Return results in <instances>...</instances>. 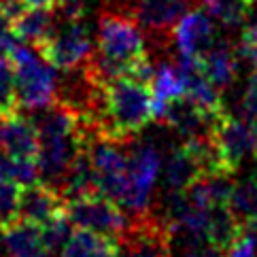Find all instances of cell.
<instances>
[{"instance_id": "cell-1", "label": "cell", "mask_w": 257, "mask_h": 257, "mask_svg": "<svg viewBox=\"0 0 257 257\" xmlns=\"http://www.w3.org/2000/svg\"><path fill=\"white\" fill-rule=\"evenodd\" d=\"M153 119H158V113L151 83L136 77H117L100 85L98 102L87 127L91 134L127 145Z\"/></svg>"}, {"instance_id": "cell-2", "label": "cell", "mask_w": 257, "mask_h": 257, "mask_svg": "<svg viewBox=\"0 0 257 257\" xmlns=\"http://www.w3.org/2000/svg\"><path fill=\"white\" fill-rule=\"evenodd\" d=\"M9 58L15 66L17 102H20L22 111H41L56 102L58 68H53L39 51L26 47V45H17L9 53Z\"/></svg>"}, {"instance_id": "cell-3", "label": "cell", "mask_w": 257, "mask_h": 257, "mask_svg": "<svg viewBox=\"0 0 257 257\" xmlns=\"http://www.w3.org/2000/svg\"><path fill=\"white\" fill-rule=\"evenodd\" d=\"M66 215L75 227L113 236L117 240H121L130 225V215L123 210V206L100 191L68 200Z\"/></svg>"}, {"instance_id": "cell-4", "label": "cell", "mask_w": 257, "mask_h": 257, "mask_svg": "<svg viewBox=\"0 0 257 257\" xmlns=\"http://www.w3.org/2000/svg\"><path fill=\"white\" fill-rule=\"evenodd\" d=\"M53 68L62 72L83 68L94 56L89 28L83 20L60 22L49 41L34 47Z\"/></svg>"}, {"instance_id": "cell-5", "label": "cell", "mask_w": 257, "mask_h": 257, "mask_svg": "<svg viewBox=\"0 0 257 257\" xmlns=\"http://www.w3.org/2000/svg\"><path fill=\"white\" fill-rule=\"evenodd\" d=\"M172 227L151 210L130 215V225L121 236L123 257H172Z\"/></svg>"}, {"instance_id": "cell-6", "label": "cell", "mask_w": 257, "mask_h": 257, "mask_svg": "<svg viewBox=\"0 0 257 257\" xmlns=\"http://www.w3.org/2000/svg\"><path fill=\"white\" fill-rule=\"evenodd\" d=\"M191 5H196V0H111L108 9L130 13L147 34L162 43L172 36L174 26Z\"/></svg>"}, {"instance_id": "cell-7", "label": "cell", "mask_w": 257, "mask_h": 257, "mask_svg": "<svg viewBox=\"0 0 257 257\" xmlns=\"http://www.w3.org/2000/svg\"><path fill=\"white\" fill-rule=\"evenodd\" d=\"M210 139L221 151L225 164L236 174L246 160H257V127L242 117L223 113L210 130Z\"/></svg>"}, {"instance_id": "cell-8", "label": "cell", "mask_w": 257, "mask_h": 257, "mask_svg": "<svg viewBox=\"0 0 257 257\" xmlns=\"http://www.w3.org/2000/svg\"><path fill=\"white\" fill-rule=\"evenodd\" d=\"M162 123L172 127L183 141L198 139V136H208L217 119L210 117L204 108L198 106L187 94L170 100L158 115Z\"/></svg>"}, {"instance_id": "cell-9", "label": "cell", "mask_w": 257, "mask_h": 257, "mask_svg": "<svg viewBox=\"0 0 257 257\" xmlns=\"http://www.w3.org/2000/svg\"><path fill=\"white\" fill-rule=\"evenodd\" d=\"M172 41L181 56L200 58L215 43V28L210 15L200 7H191L183 13L172 30Z\"/></svg>"}, {"instance_id": "cell-10", "label": "cell", "mask_w": 257, "mask_h": 257, "mask_svg": "<svg viewBox=\"0 0 257 257\" xmlns=\"http://www.w3.org/2000/svg\"><path fill=\"white\" fill-rule=\"evenodd\" d=\"M68 200L62 196V191L47 181H36L32 185L22 187V204L20 217H26L30 221L45 223L49 219L66 213Z\"/></svg>"}, {"instance_id": "cell-11", "label": "cell", "mask_w": 257, "mask_h": 257, "mask_svg": "<svg viewBox=\"0 0 257 257\" xmlns=\"http://www.w3.org/2000/svg\"><path fill=\"white\" fill-rule=\"evenodd\" d=\"M3 151L17 155V158H26V160L39 158V151H41L39 127L32 121V117L26 115L22 108L7 115L5 149Z\"/></svg>"}, {"instance_id": "cell-12", "label": "cell", "mask_w": 257, "mask_h": 257, "mask_svg": "<svg viewBox=\"0 0 257 257\" xmlns=\"http://www.w3.org/2000/svg\"><path fill=\"white\" fill-rule=\"evenodd\" d=\"M238 47L229 41H215L200 56V64L206 77L219 91L227 89L238 77Z\"/></svg>"}, {"instance_id": "cell-13", "label": "cell", "mask_w": 257, "mask_h": 257, "mask_svg": "<svg viewBox=\"0 0 257 257\" xmlns=\"http://www.w3.org/2000/svg\"><path fill=\"white\" fill-rule=\"evenodd\" d=\"M60 257H121V242L113 236L75 227Z\"/></svg>"}, {"instance_id": "cell-14", "label": "cell", "mask_w": 257, "mask_h": 257, "mask_svg": "<svg viewBox=\"0 0 257 257\" xmlns=\"http://www.w3.org/2000/svg\"><path fill=\"white\" fill-rule=\"evenodd\" d=\"M3 232L5 246L9 257H32L39 253H47L43 244V225L30 221L26 217H17L13 223H9Z\"/></svg>"}, {"instance_id": "cell-15", "label": "cell", "mask_w": 257, "mask_h": 257, "mask_svg": "<svg viewBox=\"0 0 257 257\" xmlns=\"http://www.w3.org/2000/svg\"><path fill=\"white\" fill-rule=\"evenodd\" d=\"M58 15L53 9H43V7H26L24 11L15 17V30L20 41L39 47L45 41L51 39V34L58 28Z\"/></svg>"}, {"instance_id": "cell-16", "label": "cell", "mask_w": 257, "mask_h": 257, "mask_svg": "<svg viewBox=\"0 0 257 257\" xmlns=\"http://www.w3.org/2000/svg\"><path fill=\"white\" fill-rule=\"evenodd\" d=\"M227 204L240 221L242 229L257 236V179L234 183Z\"/></svg>"}, {"instance_id": "cell-17", "label": "cell", "mask_w": 257, "mask_h": 257, "mask_svg": "<svg viewBox=\"0 0 257 257\" xmlns=\"http://www.w3.org/2000/svg\"><path fill=\"white\" fill-rule=\"evenodd\" d=\"M151 89H153V96H155V113L160 115L162 108L166 106L170 100L185 94V83H183L179 64L160 62L158 66H155V72H153Z\"/></svg>"}, {"instance_id": "cell-18", "label": "cell", "mask_w": 257, "mask_h": 257, "mask_svg": "<svg viewBox=\"0 0 257 257\" xmlns=\"http://www.w3.org/2000/svg\"><path fill=\"white\" fill-rule=\"evenodd\" d=\"M196 5L210 15V20L225 26V28H238L251 15L253 5L246 0H196Z\"/></svg>"}, {"instance_id": "cell-19", "label": "cell", "mask_w": 257, "mask_h": 257, "mask_svg": "<svg viewBox=\"0 0 257 257\" xmlns=\"http://www.w3.org/2000/svg\"><path fill=\"white\" fill-rule=\"evenodd\" d=\"M0 177L17 183L20 187L32 185V183L41 181V170L36 160L17 158L7 151H0Z\"/></svg>"}, {"instance_id": "cell-20", "label": "cell", "mask_w": 257, "mask_h": 257, "mask_svg": "<svg viewBox=\"0 0 257 257\" xmlns=\"http://www.w3.org/2000/svg\"><path fill=\"white\" fill-rule=\"evenodd\" d=\"M72 229H75V225H72V221L68 219L66 213H62L58 217L49 219V221L43 223V244H45V251H47L49 255L56 253V251H62V246L66 244V240L70 238Z\"/></svg>"}, {"instance_id": "cell-21", "label": "cell", "mask_w": 257, "mask_h": 257, "mask_svg": "<svg viewBox=\"0 0 257 257\" xmlns=\"http://www.w3.org/2000/svg\"><path fill=\"white\" fill-rule=\"evenodd\" d=\"M0 111L7 115L20 111L15 87V66L9 56H0Z\"/></svg>"}, {"instance_id": "cell-22", "label": "cell", "mask_w": 257, "mask_h": 257, "mask_svg": "<svg viewBox=\"0 0 257 257\" xmlns=\"http://www.w3.org/2000/svg\"><path fill=\"white\" fill-rule=\"evenodd\" d=\"M22 204V187L17 183L0 177V229L13 223L20 217Z\"/></svg>"}, {"instance_id": "cell-23", "label": "cell", "mask_w": 257, "mask_h": 257, "mask_svg": "<svg viewBox=\"0 0 257 257\" xmlns=\"http://www.w3.org/2000/svg\"><path fill=\"white\" fill-rule=\"evenodd\" d=\"M17 45H20V36L15 30V20L5 9H0V56H9Z\"/></svg>"}, {"instance_id": "cell-24", "label": "cell", "mask_w": 257, "mask_h": 257, "mask_svg": "<svg viewBox=\"0 0 257 257\" xmlns=\"http://www.w3.org/2000/svg\"><path fill=\"white\" fill-rule=\"evenodd\" d=\"M238 51H240V56L249 62L253 68H257V20H253L251 24H246L242 28Z\"/></svg>"}, {"instance_id": "cell-25", "label": "cell", "mask_w": 257, "mask_h": 257, "mask_svg": "<svg viewBox=\"0 0 257 257\" xmlns=\"http://www.w3.org/2000/svg\"><path fill=\"white\" fill-rule=\"evenodd\" d=\"M242 115L257 127V68L246 81V89L242 96Z\"/></svg>"}, {"instance_id": "cell-26", "label": "cell", "mask_w": 257, "mask_h": 257, "mask_svg": "<svg viewBox=\"0 0 257 257\" xmlns=\"http://www.w3.org/2000/svg\"><path fill=\"white\" fill-rule=\"evenodd\" d=\"M255 251H257V236L244 229L227 249L225 257H255Z\"/></svg>"}, {"instance_id": "cell-27", "label": "cell", "mask_w": 257, "mask_h": 257, "mask_svg": "<svg viewBox=\"0 0 257 257\" xmlns=\"http://www.w3.org/2000/svg\"><path fill=\"white\" fill-rule=\"evenodd\" d=\"M0 9H5V11L15 20V17L26 9V3L24 0H0Z\"/></svg>"}, {"instance_id": "cell-28", "label": "cell", "mask_w": 257, "mask_h": 257, "mask_svg": "<svg viewBox=\"0 0 257 257\" xmlns=\"http://www.w3.org/2000/svg\"><path fill=\"white\" fill-rule=\"evenodd\" d=\"M187 257H225V253H221V251H217L215 246H210V244H206V246H202V249H196V251H191V253H187Z\"/></svg>"}, {"instance_id": "cell-29", "label": "cell", "mask_w": 257, "mask_h": 257, "mask_svg": "<svg viewBox=\"0 0 257 257\" xmlns=\"http://www.w3.org/2000/svg\"><path fill=\"white\" fill-rule=\"evenodd\" d=\"M26 7H43V9H56L62 0H24Z\"/></svg>"}, {"instance_id": "cell-30", "label": "cell", "mask_w": 257, "mask_h": 257, "mask_svg": "<svg viewBox=\"0 0 257 257\" xmlns=\"http://www.w3.org/2000/svg\"><path fill=\"white\" fill-rule=\"evenodd\" d=\"M5 125H7V113L0 111V151L5 149Z\"/></svg>"}, {"instance_id": "cell-31", "label": "cell", "mask_w": 257, "mask_h": 257, "mask_svg": "<svg viewBox=\"0 0 257 257\" xmlns=\"http://www.w3.org/2000/svg\"><path fill=\"white\" fill-rule=\"evenodd\" d=\"M32 257H49V253H39V255H32Z\"/></svg>"}, {"instance_id": "cell-32", "label": "cell", "mask_w": 257, "mask_h": 257, "mask_svg": "<svg viewBox=\"0 0 257 257\" xmlns=\"http://www.w3.org/2000/svg\"><path fill=\"white\" fill-rule=\"evenodd\" d=\"M246 3H249V5H253V7H255V5H257V0H246Z\"/></svg>"}]
</instances>
